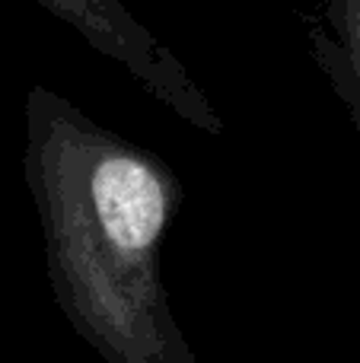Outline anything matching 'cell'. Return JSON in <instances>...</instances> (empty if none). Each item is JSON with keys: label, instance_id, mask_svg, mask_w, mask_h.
<instances>
[{"label": "cell", "instance_id": "obj_1", "mask_svg": "<svg viewBox=\"0 0 360 363\" xmlns=\"http://www.w3.org/2000/svg\"><path fill=\"white\" fill-rule=\"evenodd\" d=\"M23 172L51 296L77 338L108 363H195L159 262L182 204L166 160L35 83L26 96Z\"/></svg>", "mask_w": 360, "mask_h": 363}, {"label": "cell", "instance_id": "obj_2", "mask_svg": "<svg viewBox=\"0 0 360 363\" xmlns=\"http://www.w3.org/2000/svg\"><path fill=\"white\" fill-rule=\"evenodd\" d=\"M61 23H67L102 57L128 70L159 106L204 134H223V121L185 64L166 48L125 0H32Z\"/></svg>", "mask_w": 360, "mask_h": 363}, {"label": "cell", "instance_id": "obj_3", "mask_svg": "<svg viewBox=\"0 0 360 363\" xmlns=\"http://www.w3.org/2000/svg\"><path fill=\"white\" fill-rule=\"evenodd\" d=\"M310 57L342 99L360 138V0H297Z\"/></svg>", "mask_w": 360, "mask_h": 363}, {"label": "cell", "instance_id": "obj_4", "mask_svg": "<svg viewBox=\"0 0 360 363\" xmlns=\"http://www.w3.org/2000/svg\"><path fill=\"white\" fill-rule=\"evenodd\" d=\"M357 360H360V354H357Z\"/></svg>", "mask_w": 360, "mask_h": 363}]
</instances>
